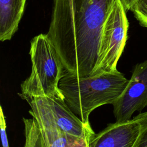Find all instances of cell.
Listing matches in <instances>:
<instances>
[{"label": "cell", "instance_id": "obj_1", "mask_svg": "<svg viewBox=\"0 0 147 147\" xmlns=\"http://www.w3.org/2000/svg\"><path fill=\"white\" fill-rule=\"evenodd\" d=\"M114 0H54L47 35L67 72L95 75L103 24Z\"/></svg>", "mask_w": 147, "mask_h": 147}, {"label": "cell", "instance_id": "obj_2", "mask_svg": "<svg viewBox=\"0 0 147 147\" xmlns=\"http://www.w3.org/2000/svg\"><path fill=\"white\" fill-rule=\"evenodd\" d=\"M129 82L118 70L87 77H78L65 71L59 88L64 100L84 123H89L90 113L98 107L113 105Z\"/></svg>", "mask_w": 147, "mask_h": 147}, {"label": "cell", "instance_id": "obj_3", "mask_svg": "<svg viewBox=\"0 0 147 147\" xmlns=\"http://www.w3.org/2000/svg\"><path fill=\"white\" fill-rule=\"evenodd\" d=\"M29 54L31 73L21 84L19 96L27 100L61 93L59 84L66 70L47 34H40L32 39Z\"/></svg>", "mask_w": 147, "mask_h": 147}, {"label": "cell", "instance_id": "obj_4", "mask_svg": "<svg viewBox=\"0 0 147 147\" xmlns=\"http://www.w3.org/2000/svg\"><path fill=\"white\" fill-rule=\"evenodd\" d=\"M121 0H114L103 24L99 44V61L94 75L117 70V63L127 38L129 22Z\"/></svg>", "mask_w": 147, "mask_h": 147}, {"label": "cell", "instance_id": "obj_5", "mask_svg": "<svg viewBox=\"0 0 147 147\" xmlns=\"http://www.w3.org/2000/svg\"><path fill=\"white\" fill-rule=\"evenodd\" d=\"M117 122L131 119L147 106V60L136 64L122 95L113 104Z\"/></svg>", "mask_w": 147, "mask_h": 147}, {"label": "cell", "instance_id": "obj_6", "mask_svg": "<svg viewBox=\"0 0 147 147\" xmlns=\"http://www.w3.org/2000/svg\"><path fill=\"white\" fill-rule=\"evenodd\" d=\"M41 98L49 109L55 123L64 133L83 138H91L95 135L90 124L84 123L74 113L61 93Z\"/></svg>", "mask_w": 147, "mask_h": 147}, {"label": "cell", "instance_id": "obj_7", "mask_svg": "<svg viewBox=\"0 0 147 147\" xmlns=\"http://www.w3.org/2000/svg\"><path fill=\"white\" fill-rule=\"evenodd\" d=\"M137 117L123 122H115L90 139L88 147H133L140 133Z\"/></svg>", "mask_w": 147, "mask_h": 147}, {"label": "cell", "instance_id": "obj_8", "mask_svg": "<svg viewBox=\"0 0 147 147\" xmlns=\"http://www.w3.org/2000/svg\"><path fill=\"white\" fill-rule=\"evenodd\" d=\"M26 0H0V40H10L18 29Z\"/></svg>", "mask_w": 147, "mask_h": 147}, {"label": "cell", "instance_id": "obj_9", "mask_svg": "<svg viewBox=\"0 0 147 147\" xmlns=\"http://www.w3.org/2000/svg\"><path fill=\"white\" fill-rule=\"evenodd\" d=\"M25 141L24 147H46L42 135L36 120L23 118Z\"/></svg>", "mask_w": 147, "mask_h": 147}, {"label": "cell", "instance_id": "obj_10", "mask_svg": "<svg viewBox=\"0 0 147 147\" xmlns=\"http://www.w3.org/2000/svg\"><path fill=\"white\" fill-rule=\"evenodd\" d=\"M140 125L138 136L133 147H147V111L136 115Z\"/></svg>", "mask_w": 147, "mask_h": 147}, {"label": "cell", "instance_id": "obj_11", "mask_svg": "<svg viewBox=\"0 0 147 147\" xmlns=\"http://www.w3.org/2000/svg\"><path fill=\"white\" fill-rule=\"evenodd\" d=\"M130 10L140 24L147 28V0H136Z\"/></svg>", "mask_w": 147, "mask_h": 147}, {"label": "cell", "instance_id": "obj_12", "mask_svg": "<svg viewBox=\"0 0 147 147\" xmlns=\"http://www.w3.org/2000/svg\"><path fill=\"white\" fill-rule=\"evenodd\" d=\"M0 130L2 146L9 147L6 134V124L5 121V117L2 106H0Z\"/></svg>", "mask_w": 147, "mask_h": 147}, {"label": "cell", "instance_id": "obj_13", "mask_svg": "<svg viewBox=\"0 0 147 147\" xmlns=\"http://www.w3.org/2000/svg\"><path fill=\"white\" fill-rule=\"evenodd\" d=\"M90 139L74 137L71 147H88V143Z\"/></svg>", "mask_w": 147, "mask_h": 147}, {"label": "cell", "instance_id": "obj_14", "mask_svg": "<svg viewBox=\"0 0 147 147\" xmlns=\"http://www.w3.org/2000/svg\"><path fill=\"white\" fill-rule=\"evenodd\" d=\"M126 11L130 10L132 6L136 0H121Z\"/></svg>", "mask_w": 147, "mask_h": 147}]
</instances>
